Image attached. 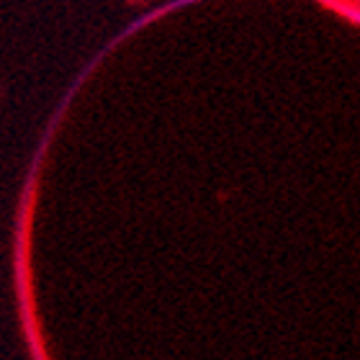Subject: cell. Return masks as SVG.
I'll list each match as a JSON object with an SVG mask.
<instances>
[{"label":"cell","instance_id":"obj_1","mask_svg":"<svg viewBox=\"0 0 360 360\" xmlns=\"http://www.w3.org/2000/svg\"><path fill=\"white\" fill-rule=\"evenodd\" d=\"M335 6L342 11V13L350 18V21H355V23H360V6H355V3H335Z\"/></svg>","mask_w":360,"mask_h":360}]
</instances>
